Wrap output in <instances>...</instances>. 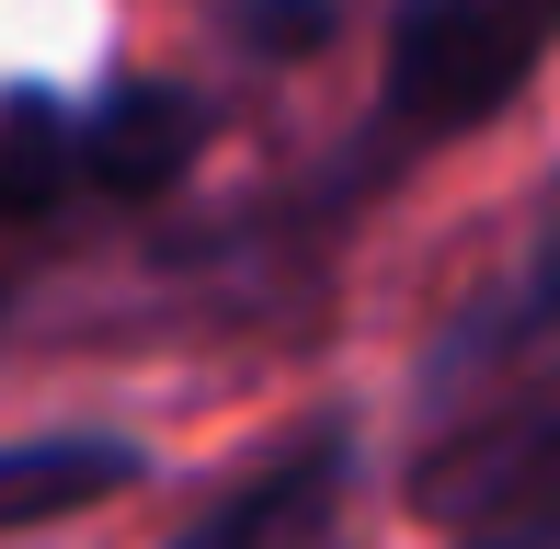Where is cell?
<instances>
[{
  "instance_id": "obj_8",
  "label": "cell",
  "mask_w": 560,
  "mask_h": 549,
  "mask_svg": "<svg viewBox=\"0 0 560 549\" xmlns=\"http://www.w3.org/2000/svg\"><path fill=\"white\" fill-rule=\"evenodd\" d=\"M343 0H229V23H241V46H264V58H310L320 35H332Z\"/></svg>"
},
{
  "instance_id": "obj_10",
  "label": "cell",
  "mask_w": 560,
  "mask_h": 549,
  "mask_svg": "<svg viewBox=\"0 0 560 549\" xmlns=\"http://www.w3.org/2000/svg\"><path fill=\"white\" fill-rule=\"evenodd\" d=\"M0 309H12V264H0Z\"/></svg>"
},
{
  "instance_id": "obj_3",
  "label": "cell",
  "mask_w": 560,
  "mask_h": 549,
  "mask_svg": "<svg viewBox=\"0 0 560 549\" xmlns=\"http://www.w3.org/2000/svg\"><path fill=\"white\" fill-rule=\"evenodd\" d=\"M538 378H560V207L538 218V241L515 253V274H503V287H480L469 309L423 343L412 401L446 423V412H480V401L538 389Z\"/></svg>"
},
{
  "instance_id": "obj_5",
  "label": "cell",
  "mask_w": 560,
  "mask_h": 549,
  "mask_svg": "<svg viewBox=\"0 0 560 549\" xmlns=\"http://www.w3.org/2000/svg\"><path fill=\"white\" fill-rule=\"evenodd\" d=\"M207 127L218 115L195 104L184 81H115L104 104H81V195H104V207L172 195L207 161Z\"/></svg>"
},
{
  "instance_id": "obj_2",
  "label": "cell",
  "mask_w": 560,
  "mask_h": 549,
  "mask_svg": "<svg viewBox=\"0 0 560 549\" xmlns=\"http://www.w3.org/2000/svg\"><path fill=\"white\" fill-rule=\"evenodd\" d=\"M400 504L446 538H503V527L560 515V378L423 423L412 469H400Z\"/></svg>"
},
{
  "instance_id": "obj_9",
  "label": "cell",
  "mask_w": 560,
  "mask_h": 549,
  "mask_svg": "<svg viewBox=\"0 0 560 549\" xmlns=\"http://www.w3.org/2000/svg\"><path fill=\"white\" fill-rule=\"evenodd\" d=\"M469 549H560V515H538V527H503V538H469Z\"/></svg>"
},
{
  "instance_id": "obj_7",
  "label": "cell",
  "mask_w": 560,
  "mask_h": 549,
  "mask_svg": "<svg viewBox=\"0 0 560 549\" xmlns=\"http://www.w3.org/2000/svg\"><path fill=\"white\" fill-rule=\"evenodd\" d=\"M81 207V104H58L46 81L0 92V218H58Z\"/></svg>"
},
{
  "instance_id": "obj_1",
  "label": "cell",
  "mask_w": 560,
  "mask_h": 549,
  "mask_svg": "<svg viewBox=\"0 0 560 549\" xmlns=\"http://www.w3.org/2000/svg\"><path fill=\"white\" fill-rule=\"evenodd\" d=\"M549 46H560V0H400L389 46H377V127L366 149H343V184H377L412 149L492 127L538 81Z\"/></svg>"
},
{
  "instance_id": "obj_4",
  "label": "cell",
  "mask_w": 560,
  "mask_h": 549,
  "mask_svg": "<svg viewBox=\"0 0 560 549\" xmlns=\"http://www.w3.org/2000/svg\"><path fill=\"white\" fill-rule=\"evenodd\" d=\"M343 504H354V412H310L264 469H241L172 549H332Z\"/></svg>"
},
{
  "instance_id": "obj_6",
  "label": "cell",
  "mask_w": 560,
  "mask_h": 549,
  "mask_svg": "<svg viewBox=\"0 0 560 549\" xmlns=\"http://www.w3.org/2000/svg\"><path fill=\"white\" fill-rule=\"evenodd\" d=\"M138 481H149V446L138 435H104V423L12 435V446H0V538L58 527V515H92V504H126Z\"/></svg>"
}]
</instances>
